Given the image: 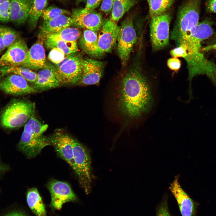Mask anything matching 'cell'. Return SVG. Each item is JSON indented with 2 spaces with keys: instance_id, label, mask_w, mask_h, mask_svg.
I'll list each match as a JSON object with an SVG mask.
<instances>
[{
  "instance_id": "21",
  "label": "cell",
  "mask_w": 216,
  "mask_h": 216,
  "mask_svg": "<svg viewBox=\"0 0 216 216\" xmlns=\"http://www.w3.org/2000/svg\"><path fill=\"white\" fill-rule=\"evenodd\" d=\"M80 45L89 56L93 57L101 56L98 45V36L95 32L85 29L80 41Z\"/></svg>"
},
{
  "instance_id": "14",
  "label": "cell",
  "mask_w": 216,
  "mask_h": 216,
  "mask_svg": "<svg viewBox=\"0 0 216 216\" xmlns=\"http://www.w3.org/2000/svg\"><path fill=\"white\" fill-rule=\"evenodd\" d=\"M0 89L5 93L14 95H22L34 94L37 91L28 84L21 76L11 74L0 80Z\"/></svg>"
},
{
  "instance_id": "5",
  "label": "cell",
  "mask_w": 216,
  "mask_h": 216,
  "mask_svg": "<svg viewBox=\"0 0 216 216\" xmlns=\"http://www.w3.org/2000/svg\"><path fill=\"white\" fill-rule=\"evenodd\" d=\"M83 60L75 53L66 56L60 62L49 64L61 85L78 84L82 72Z\"/></svg>"
},
{
  "instance_id": "4",
  "label": "cell",
  "mask_w": 216,
  "mask_h": 216,
  "mask_svg": "<svg viewBox=\"0 0 216 216\" xmlns=\"http://www.w3.org/2000/svg\"><path fill=\"white\" fill-rule=\"evenodd\" d=\"M35 104L28 100H14L2 113L1 123L5 128H14L25 125L34 115Z\"/></svg>"
},
{
  "instance_id": "1",
  "label": "cell",
  "mask_w": 216,
  "mask_h": 216,
  "mask_svg": "<svg viewBox=\"0 0 216 216\" xmlns=\"http://www.w3.org/2000/svg\"><path fill=\"white\" fill-rule=\"evenodd\" d=\"M139 65H134L122 77L115 89L117 110L127 120L140 118L153 103L150 85Z\"/></svg>"
},
{
  "instance_id": "26",
  "label": "cell",
  "mask_w": 216,
  "mask_h": 216,
  "mask_svg": "<svg viewBox=\"0 0 216 216\" xmlns=\"http://www.w3.org/2000/svg\"><path fill=\"white\" fill-rule=\"evenodd\" d=\"M1 69L0 76L5 74L12 73L19 75L27 82L34 83L37 79V73L33 70L27 68L22 66H3Z\"/></svg>"
},
{
  "instance_id": "8",
  "label": "cell",
  "mask_w": 216,
  "mask_h": 216,
  "mask_svg": "<svg viewBox=\"0 0 216 216\" xmlns=\"http://www.w3.org/2000/svg\"><path fill=\"white\" fill-rule=\"evenodd\" d=\"M171 19V15L168 11L151 18L150 34L151 44L154 50H161L168 45Z\"/></svg>"
},
{
  "instance_id": "23",
  "label": "cell",
  "mask_w": 216,
  "mask_h": 216,
  "mask_svg": "<svg viewBox=\"0 0 216 216\" xmlns=\"http://www.w3.org/2000/svg\"><path fill=\"white\" fill-rule=\"evenodd\" d=\"M26 201L29 207L36 216H47L44 205L37 188L28 189L26 194Z\"/></svg>"
},
{
  "instance_id": "35",
  "label": "cell",
  "mask_w": 216,
  "mask_h": 216,
  "mask_svg": "<svg viewBox=\"0 0 216 216\" xmlns=\"http://www.w3.org/2000/svg\"><path fill=\"white\" fill-rule=\"evenodd\" d=\"M170 53L173 58L181 57L184 59L187 55V48L185 46L181 45L172 50Z\"/></svg>"
},
{
  "instance_id": "6",
  "label": "cell",
  "mask_w": 216,
  "mask_h": 216,
  "mask_svg": "<svg viewBox=\"0 0 216 216\" xmlns=\"http://www.w3.org/2000/svg\"><path fill=\"white\" fill-rule=\"evenodd\" d=\"M73 146L75 163L78 172L79 183L87 194L92 190L91 161L88 149L73 138Z\"/></svg>"
},
{
  "instance_id": "33",
  "label": "cell",
  "mask_w": 216,
  "mask_h": 216,
  "mask_svg": "<svg viewBox=\"0 0 216 216\" xmlns=\"http://www.w3.org/2000/svg\"><path fill=\"white\" fill-rule=\"evenodd\" d=\"M66 56L61 50L57 48L51 49L48 55L49 59L54 64H57L62 61Z\"/></svg>"
},
{
  "instance_id": "46",
  "label": "cell",
  "mask_w": 216,
  "mask_h": 216,
  "mask_svg": "<svg viewBox=\"0 0 216 216\" xmlns=\"http://www.w3.org/2000/svg\"></svg>"
},
{
  "instance_id": "20",
  "label": "cell",
  "mask_w": 216,
  "mask_h": 216,
  "mask_svg": "<svg viewBox=\"0 0 216 216\" xmlns=\"http://www.w3.org/2000/svg\"><path fill=\"white\" fill-rule=\"evenodd\" d=\"M33 0H10V21L22 24L28 20V14Z\"/></svg>"
},
{
  "instance_id": "29",
  "label": "cell",
  "mask_w": 216,
  "mask_h": 216,
  "mask_svg": "<svg viewBox=\"0 0 216 216\" xmlns=\"http://www.w3.org/2000/svg\"><path fill=\"white\" fill-rule=\"evenodd\" d=\"M81 34L77 28L67 27L55 33L46 34V36L69 42H77Z\"/></svg>"
},
{
  "instance_id": "45",
  "label": "cell",
  "mask_w": 216,
  "mask_h": 216,
  "mask_svg": "<svg viewBox=\"0 0 216 216\" xmlns=\"http://www.w3.org/2000/svg\"><path fill=\"white\" fill-rule=\"evenodd\" d=\"M59 0L60 1H63L65 0Z\"/></svg>"
},
{
  "instance_id": "44",
  "label": "cell",
  "mask_w": 216,
  "mask_h": 216,
  "mask_svg": "<svg viewBox=\"0 0 216 216\" xmlns=\"http://www.w3.org/2000/svg\"><path fill=\"white\" fill-rule=\"evenodd\" d=\"M9 0H0V4L2 3Z\"/></svg>"
},
{
  "instance_id": "40",
  "label": "cell",
  "mask_w": 216,
  "mask_h": 216,
  "mask_svg": "<svg viewBox=\"0 0 216 216\" xmlns=\"http://www.w3.org/2000/svg\"><path fill=\"white\" fill-rule=\"evenodd\" d=\"M3 216H28L24 212L19 211L15 210L11 211Z\"/></svg>"
},
{
  "instance_id": "22",
  "label": "cell",
  "mask_w": 216,
  "mask_h": 216,
  "mask_svg": "<svg viewBox=\"0 0 216 216\" xmlns=\"http://www.w3.org/2000/svg\"><path fill=\"white\" fill-rule=\"evenodd\" d=\"M73 24L71 17L61 15L51 19L44 21L41 27L42 31L45 34L56 33L69 27Z\"/></svg>"
},
{
  "instance_id": "36",
  "label": "cell",
  "mask_w": 216,
  "mask_h": 216,
  "mask_svg": "<svg viewBox=\"0 0 216 216\" xmlns=\"http://www.w3.org/2000/svg\"><path fill=\"white\" fill-rule=\"evenodd\" d=\"M102 0H87L85 7L81 9H77L80 13H83L90 11L94 10L98 7Z\"/></svg>"
},
{
  "instance_id": "25",
  "label": "cell",
  "mask_w": 216,
  "mask_h": 216,
  "mask_svg": "<svg viewBox=\"0 0 216 216\" xmlns=\"http://www.w3.org/2000/svg\"><path fill=\"white\" fill-rule=\"evenodd\" d=\"M138 0H113L111 19L118 21L138 2Z\"/></svg>"
},
{
  "instance_id": "19",
  "label": "cell",
  "mask_w": 216,
  "mask_h": 216,
  "mask_svg": "<svg viewBox=\"0 0 216 216\" xmlns=\"http://www.w3.org/2000/svg\"><path fill=\"white\" fill-rule=\"evenodd\" d=\"M37 73V79L33 87L37 92L48 90L61 86L49 64L46 63L45 65Z\"/></svg>"
},
{
  "instance_id": "37",
  "label": "cell",
  "mask_w": 216,
  "mask_h": 216,
  "mask_svg": "<svg viewBox=\"0 0 216 216\" xmlns=\"http://www.w3.org/2000/svg\"><path fill=\"white\" fill-rule=\"evenodd\" d=\"M113 0H102L100 10L106 14L111 12Z\"/></svg>"
},
{
  "instance_id": "7",
  "label": "cell",
  "mask_w": 216,
  "mask_h": 216,
  "mask_svg": "<svg viewBox=\"0 0 216 216\" xmlns=\"http://www.w3.org/2000/svg\"><path fill=\"white\" fill-rule=\"evenodd\" d=\"M137 39L133 18H127L121 23L117 40L118 54L123 66L127 63Z\"/></svg>"
},
{
  "instance_id": "15",
  "label": "cell",
  "mask_w": 216,
  "mask_h": 216,
  "mask_svg": "<svg viewBox=\"0 0 216 216\" xmlns=\"http://www.w3.org/2000/svg\"><path fill=\"white\" fill-rule=\"evenodd\" d=\"M46 34H40L35 43L29 49L26 59L22 67L32 70H38L46 64V55L43 46Z\"/></svg>"
},
{
  "instance_id": "41",
  "label": "cell",
  "mask_w": 216,
  "mask_h": 216,
  "mask_svg": "<svg viewBox=\"0 0 216 216\" xmlns=\"http://www.w3.org/2000/svg\"><path fill=\"white\" fill-rule=\"evenodd\" d=\"M216 50V42L214 44L205 46L201 48V51L203 52Z\"/></svg>"
},
{
  "instance_id": "12",
  "label": "cell",
  "mask_w": 216,
  "mask_h": 216,
  "mask_svg": "<svg viewBox=\"0 0 216 216\" xmlns=\"http://www.w3.org/2000/svg\"><path fill=\"white\" fill-rule=\"evenodd\" d=\"M120 26L109 18L102 20L98 36V45L101 55L111 51L116 45Z\"/></svg>"
},
{
  "instance_id": "24",
  "label": "cell",
  "mask_w": 216,
  "mask_h": 216,
  "mask_svg": "<svg viewBox=\"0 0 216 216\" xmlns=\"http://www.w3.org/2000/svg\"><path fill=\"white\" fill-rule=\"evenodd\" d=\"M44 43L48 49L57 48L62 51L66 56L75 53L78 50L77 42H69L47 37Z\"/></svg>"
},
{
  "instance_id": "3",
  "label": "cell",
  "mask_w": 216,
  "mask_h": 216,
  "mask_svg": "<svg viewBox=\"0 0 216 216\" xmlns=\"http://www.w3.org/2000/svg\"><path fill=\"white\" fill-rule=\"evenodd\" d=\"M48 125L33 115L25 124L18 143L20 150L28 158L38 155L46 146L51 145L49 137L43 135Z\"/></svg>"
},
{
  "instance_id": "34",
  "label": "cell",
  "mask_w": 216,
  "mask_h": 216,
  "mask_svg": "<svg viewBox=\"0 0 216 216\" xmlns=\"http://www.w3.org/2000/svg\"><path fill=\"white\" fill-rule=\"evenodd\" d=\"M156 216H172L169 210L166 196L164 197L158 207Z\"/></svg>"
},
{
  "instance_id": "13",
  "label": "cell",
  "mask_w": 216,
  "mask_h": 216,
  "mask_svg": "<svg viewBox=\"0 0 216 216\" xmlns=\"http://www.w3.org/2000/svg\"><path fill=\"white\" fill-rule=\"evenodd\" d=\"M28 49L23 39L18 38L9 46L0 58V67L22 66L27 58Z\"/></svg>"
},
{
  "instance_id": "30",
  "label": "cell",
  "mask_w": 216,
  "mask_h": 216,
  "mask_svg": "<svg viewBox=\"0 0 216 216\" xmlns=\"http://www.w3.org/2000/svg\"><path fill=\"white\" fill-rule=\"evenodd\" d=\"M0 36L5 49L18 38L19 35L12 28L0 25Z\"/></svg>"
},
{
  "instance_id": "9",
  "label": "cell",
  "mask_w": 216,
  "mask_h": 216,
  "mask_svg": "<svg viewBox=\"0 0 216 216\" xmlns=\"http://www.w3.org/2000/svg\"><path fill=\"white\" fill-rule=\"evenodd\" d=\"M202 0H186L179 10L173 30H191L199 22Z\"/></svg>"
},
{
  "instance_id": "10",
  "label": "cell",
  "mask_w": 216,
  "mask_h": 216,
  "mask_svg": "<svg viewBox=\"0 0 216 216\" xmlns=\"http://www.w3.org/2000/svg\"><path fill=\"white\" fill-rule=\"evenodd\" d=\"M52 146L58 155L71 166L78 176V172L74 160L73 146V137L62 130H58L49 136Z\"/></svg>"
},
{
  "instance_id": "18",
  "label": "cell",
  "mask_w": 216,
  "mask_h": 216,
  "mask_svg": "<svg viewBox=\"0 0 216 216\" xmlns=\"http://www.w3.org/2000/svg\"><path fill=\"white\" fill-rule=\"evenodd\" d=\"M103 63L90 58L83 60L82 76L78 84L82 85L98 84L102 77Z\"/></svg>"
},
{
  "instance_id": "28",
  "label": "cell",
  "mask_w": 216,
  "mask_h": 216,
  "mask_svg": "<svg viewBox=\"0 0 216 216\" xmlns=\"http://www.w3.org/2000/svg\"><path fill=\"white\" fill-rule=\"evenodd\" d=\"M176 0H146L149 6V14L151 18L168 11Z\"/></svg>"
},
{
  "instance_id": "47",
  "label": "cell",
  "mask_w": 216,
  "mask_h": 216,
  "mask_svg": "<svg viewBox=\"0 0 216 216\" xmlns=\"http://www.w3.org/2000/svg\"><path fill=\"white\" fill-rule=\"evenodd\" d=\"M215 40H216V39H215Z\"/></svg>"
},
{
  "instance_id": "11",
  "label": "cell",
  "mask_w": 216,
  "mask_h": 216,
  "mask_svg": "<svg viewBox=\"0 0 216 216\" xmlns=\"http://www.w3.org/2000/svg\"><path fill=\"white\" fill-rule=\"evenodd\" d=\"M47 187L51 195L50 205L55 210H60L66 202L78 200L70 186L66 182L52 180L48 183Z\"/></svg>"
},
{
  "instance_id": "32",
  "label": "cell",
  "mask_w": 216,
  "mask_h": 216,
  "mask_svg": "<svg viewBox=\"0 0 216 216\" xmlns=\"http://www.w3.org/2000/svg\"><path fill=\"white\" fill-rule=\"evenodd\" d=\"M10 0L0 4V21L7 22L10 21Z\"/></svg>"
},
{
  "instance_id": "39",
  "label": "cell",
  "mask_w": 216,
  "mask_h": 216,
  "mask_svg": "<svg viewBox=\"0 0 216 216\" xmlns=\"http://www.w3.org/2000/svg\"><path fill=\"white\" fill-rule=\"evenodd\" d=\"M205 8L206 13L216 14V0H206Z\"/></svg>"
},
{
  "instance_id": "27",
  "label": "cell",
  "mask_w": 216,
  "mask_h": 216,
  "mask_svg": "<svg viewBox=\"0 0 216 216\" xmlns=\"http://www.w3.org/2000/svg\"><path fill=\"white\" fill-rule=\"evenodd\" d=\"M48 0H33L28 14V24L32 28L36 26L40 17L46 8Z\"/></svg>"
},
{
  "instance_id": "17",
  "label": "cell",
  "mask_w": 216,
  "mask_h": 216,
  "mask_svg": "<svg viewBox=\"0 0 216 216\" xmlns=\"http://www.w3.org/2000/svg\"><path fill=\"white\" fill-rule=\"evenodd\" d=\"M73 24L77 27L95 32L100 31L103 19L101 14L94 10L81 13L77 9L72 11L71 16Z\"/></svg>"
},
{
  "instance_id": "16",
  "label": "cell",
  "mask_w": 216,
  "mask_h": 216,
  "mask_svg": "<svg viewBox=\"0 0 216 216\" xmlns=\"http://www.w3.org/2000/svg\"><path fill=\"white\" fill-rule=\"evenodd\" d=\"M178 176L170 184L169 189L176 198L182 216H194L196 204L181 186Z\"/></svg>"
},
{
  "instance_id": "42",
  "label": "cell",
  "mask_w": 216,
  "mask_h": 216,
  "mask_svg": "<svg viewBox=\"0 0 216 216\" xmlns=\"http://www.w3.org/2000/svg\"><path fill=\"white\" fill-rule=\"evenodd\" d=\"M5 49V48L3 42L0 36V54Z\"/></svg>"
},
{
  "instance_id": "38",
  "label": "cell",
  "mask_w": 216,
  "mask_h": 216,
  "mask_svg": "<svg viewBox=\"0 0 216 216\" xmlns=\"http://www.w3.org/2000/svg\"><path fill=\"white\" fill-rule=\"evenodd\" d=\"M167 65L171 70L178 71L180 68L181 62L177 58H173L169 59L167 61Z\"/></svg>"
},
{
  "instance_id": "43",
  "label": "cell",
  "mask_w": 216,
  "mask_h": 216,
  "mask_svg": "<svg viewBox=\"0 0 216 216\" xmlns=\"http://www.w3.org/2000/svg\"><path fill=\"white\" fill-rule=\"evenodd\" d=\"M87 0H76V4H78L81 2H86Z\"/></svg>"
},
{
  "instance_id": "2",
  "label": "cell",
  "mask_w": 216,
  "mask_h": 216,
  "mask_svg": "<svg viewBox=\"0 0 216 216\" xmlns=\"http://www.w3.org/2000/svg\"><path fill=\"white\" fill-rule=\"evenodd\" d=\"M212 27L208 23L199 22L191 30L184 45L187 55L184 58L187 64L188 79L190 82L193 78L205 75L211 81L216 80V64L207 59L201 51L202 42L213 34Z\"/></svg>"
},
{
  "instance_id": "31",
  "label": "cell",
  "mask_w": 216,
  "mask_h": 216,
  "mask_svg": "<svg viewBox=\"0 0 216 216\" xmlns=\"http://www.w3.org/2000/svg\"><path fill=\"white\" fill-rule=\"evenodd\" d=\"M70 12L65 10L54 6L46 8L43 12L42 16L44 21L51 19L61 15H69Z\"/></svg>"
}]
</instances>
